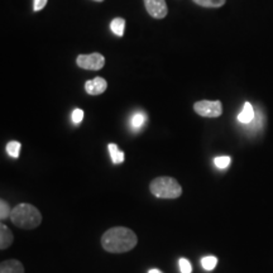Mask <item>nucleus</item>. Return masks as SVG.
Wrapping results in <instances>:
<instances>
[{
  "label": "nucleus",
  "instance_id": "423d86ee",
  "mask_svg": "<svg viewBox=\"0 0 273 273\" xmlns=\"http://www.w3.org/2000/svg\"><path fill=\"white\" fill-rule=\"evenodd\" d=\"M148 14L154 19H163L167 15L168 8L165 0H144Z\"/></svg>",
  "mask_w": 273,
  "mask_h": 273
},
{
  "label": "nucleus",
  "instance_id": "aec40b11",
  "mask_svg": "<svg viewBox=\"0 0 273 273\" xmlns=\"http://www.w3.org/2000/svg\"><path fill=\"white\" fill-rule=\"evenodd\" d=\"M84 119V112L81 109H75L72 112V121L75 124H80Z\"/></svg>",
  "mask_w": 273,
  "mask_h": 273
},
{
  "label": "nucleus",
  "instance_id": "f03ea898",
  "mask_svg": "<svg viewBox=\"0 0 273 273\" xmlns=\"http://www.w3.org/2000/svg\"><path fill=\"white\" fill-rule=\"evenodd\" d=\"M10 220L15 227L24 229V230H32L41 225L42 214L35 206L22 203L18 204L10 212Z\"/></svg>",
  "mask_w": 273,
  "mask_h": 273
},
{
  "label": "nucleus",
  "instance_id": "1a4fd4ad",
  "mask_svg": "<svg viewBox=\"0 0 273 273\" xmlns=\"http://www.w3.org/2000/svg\"><path fill=\"white\" fill-rule=\"evenodd\" d=\"M14 242V234L5 224L0 225V249L4 250L12 245Z\"/></svg>",
  "mask_w": 273,
  "mask_h": 273
},
{
  "label": "nucleus",
  "instance_id": "4be33fe9",
  "mask_svg": "<svg viewBox=\"0 0 273 273\" xmlns=\"http://www.w3.org/2000/svg\"><path fill=\"white\" fill-rule=\"evenodd\" d=\"M148 273H162V272L158 271V269H151V271Z\"/></svg>",
  "mask_w": 273,
  "mask_h": 273
},
{
  "label": "nucleus",
  "instance_id": "6e6552de",
  "mask_svg": "<svg viewBox=\"0 0 273 273\" xmlns=\"http://www.w3.org/2000/svg\"><path fill=\"white\" fill-rule=\"evenodd\" d=\"M0 273H24V267L16 259H9V261L2 262Z\"/></svg>",
  "mask_w": 273,
  "mask_h": 273
},
{
  "label": "nucleus",
  "instance_id": "5701e85b",
  "mask_svg": "<svg viewBox=\"0 0 273 273\" xmlns=\"http://www.w3.org/2000/svg\"><path fill=\"white\" fill-rule=\"evenodd\" d=\"M94 2H99V3H101V2H104V0H94Z\"/></svg>",
  "mask_w": 273,
  "mask_h": 273
},
{
  "label": "nucleus",
  "instance_id": "4468645a",
  "mask_svg": "<svg viewBox=\"0 0 273 273\" xmlns=\"http://www.w3.org/2000/svg\"><path fill=\"white\" fill-rule=\"evenodd\" d=\"M192 2L205 8H220L225 4V0H192Z\"/></svg>",
  "mask_w": 273,
  "mask_h": 273
},
{
  "label": "nucleus",
  "instance_id": "f257e3e1",
  "mask_svg": "<svg viewBox=\"0 0 273 273\" xmlns=\"http://www.w3.org/2000/svg\"><path fill=\"white\" fill-rule=\"evenodd\" d=\"M137 234L132 229L115 227L106 230L101 236V245L109 253H125L137 245Z\"/></svg>",
  "mask_w": 273,
  "mask_h": 273
},
{
  "label": "nucleus",
  "instance_id": "39448f33",
  "mask_svg": "<svg viewBox=\"0 0 273 273\" xmlns=\"http://www.w3.org/2000/svg\"><path fill=\"white\" fill-rule=\"evenodd\" d=\"M76 63L80 68L89 71H98L101 70L105 65V59L101 53H91V54H80L77 56Z\"/></svg>",
  "mask_w": 273,
  "mask_h": 273
},
{
  "label": "nucleus",
  "instance_id": "9b49d317",
  "mask_svg": "<svg viewBox=\"0 0 273 273\" xmlns=\"http://www.w3.org/2000/svg\"><path fill=\"white\" fill-rule=\"evenodd\" d=\"M107 148H109V153L110 157H112L113 163L118 165L124 161V152H121L115 143H110V144L107 145Z\"/></svg>",
  "mask_w": 273,
  "mask_h": 273
},
{
  "label": "nucleus",
  "instance_id": "0eeeda50",
  "mask_svg": "<svg viewBox=\"0 0 273 273\" xmlns=\"http://www.w3.org/2000/svg\"><path fill=\"white\" fill-rule=\"evenodd\" d=\"M107 89V82L103 77H95V79L89 80L85 82V91L89 95H100L105 93Z\"/></svg>",
  "mask_w": 273,
  "mask_h": 273
},
{
  "label": "nucleus",
  "instance_id": "20e7f679",
  "mask_svg": "<svg viewBox=\"0 0 273 273\" xmlns=\"http://www.w3.org/2000/svg\"><path fill=\"white\" fill-rule=\"evenodd\" d=\"M195 113L205 118H217L223 114V105L219 100H201L194 104Z\"/></svg>",
  "mask_w": 273,
  "mask_h": 273
},
{
  "label": "nucleus",
  "instance_id": "f8f14e48",
  "mask_svg": "<svg viewBox=\"0 0 273 273\" xmlns=\"http://www.w3.org/2000/svg\"><path fill=\"white\" fill-rule=\"evenodd\" d=\"M110 29L118 37H123L124 29H125V21L123 18H114L110 23Z\"/></svg>",
  "mask_w": 273,
  "mask_h": 273
},
{
  "label": "nucleus",
  "instance_id": "6ab92c4d",
  "mask_svg": "<svg viewBox=\"0 0 273 273\" xmlns=\"http://www.w3.org/2000/svg\"><path fill=\"white\" fill-rule=\"evenodd\" d=\"M178 266H180L181 273H191L192 272V266L186 258H181L178 261Z\"/></svg>",
  "mask_w": 273,
  "mask_h": 273
},
{
  "label": "nucleus",
  "instance_id": "412c9836",
  "mask_svg": "<svg viewBox=\"0 0 273 273\" xmlns=\"http://www.w3.org/2000/svg\"><path fill=\"white\" fill-rule=\"evenodd\" d=\"M47 2H48V0H34V3H33V10H34V12L42 10L47 5Z\"/></svg>",
  "mask_w": 273,
  "mask_h": 273
},
{
  "label": "nucleus",
  "instance_id": "f3484780",
  "mask_svg": "<svg viewBox=\"0 0 273 273\" xmlns=\"http://www.w3.org/2000/svg\"><path fill=\"white\" fill-rule=\"evenodd\" d=\"M10 212H12V210H10L7 201L0 200V219L5 220L7 217H10Z\"/></svg>",
  "mask_w": 273,
  "mask_h": 273
},
{
  "label": "nucleus",
  "instance_id": "a211bd4d",
  "mask_svg": "<svg viewBox=\"0 0 273 273\" xmlns=\"http://www.w3.org/2000/svg\"><path fill=\"white\" fill-rule=\"evenodd\" d=\"M230 157L228 156H223V157H216L215 158V166L217 168H220V170H224V168L229 167V165H230Z\"/></svg>",
  "mask_w": 273,
  "mask_h": 273
},
{
  "label": "nucleus",
  "instance_id": "dca6fc26",
  "mask_svg": "<svg viewBox=\"0 0 273 273\" xmlns=\"http://www.w3.org/2000/svg\"><path fill=\"white\" fill-rule=\"evenodd\" d=\"M201 264H203L204 269H206V271H212L216 267L217 258L212 257V256H208V257H204L201 259Z\"/></svg>",
  "mask_w": 273,
  "mask_h": 273
},
{
  "label": "nucleus",
  "instance_id": "2eb2a0df",
  "mask_svg": "<svg viewBox=\"0 0 273 273\" xmlns=\"http://www.w3.org/2000/svg\"><path fill=\"white\" fill-rule=\"evenodd\" d=\"M19 151H21V143L16 142V140H12L7 144V152L10 157L13 158H18L19 157Z\"/></svg>",
  "mask_w": 273,
  "mask_h": 273
},
{
  "label": "nucleus",
  "instance_id": "ddd939ff",
  "mask_svg": "<svg viewBox=\"0 0 273 273\" xmlns=\"http://www.w3.org/2000/svg\"><path fill=\"white\" fill-rule=\"evenodd\" d=\"M145 120H147V117H145L144 113L138 112L133 115V118H132L131 124L134 129H140L143 125H144Z\"/></svg>",
  "mask_w": 273,
  "mask_h": 273
},
{
  "label": "nucleus",
  "instance_id": "7ed1b4c3",
  "mask_svg": "<svg viewBox=\"0 0 273 273\" xmlns=\"http://www.w3.org/2000/svg\"><path fill=\"white\" fill-rule=\"evenodd\" d=\"M150 191L159 198H178L182 195V187L173 177L162 176L152 180Z\"/></svg>",
  "mask_w": 273,
  "mask_h": 273
},
{
  "label": "nucleus",
  "instance_id": "9d476101",
  "mask_svg": "<svg viewBox=\"0 0 273 273\" xmlns=\"http://www.w3.org/2000/svg\"><path fill=\"white\" fill-rule=\"evenodd\" d=\"M253 119H254V109H253L252 104L247 101L244 104V106H243L241 114L238 115V120L243 124H249L252 123Z\"/></svg>",
  "mask_w": 273,
  "mask_h": 273
}]
</instances>
